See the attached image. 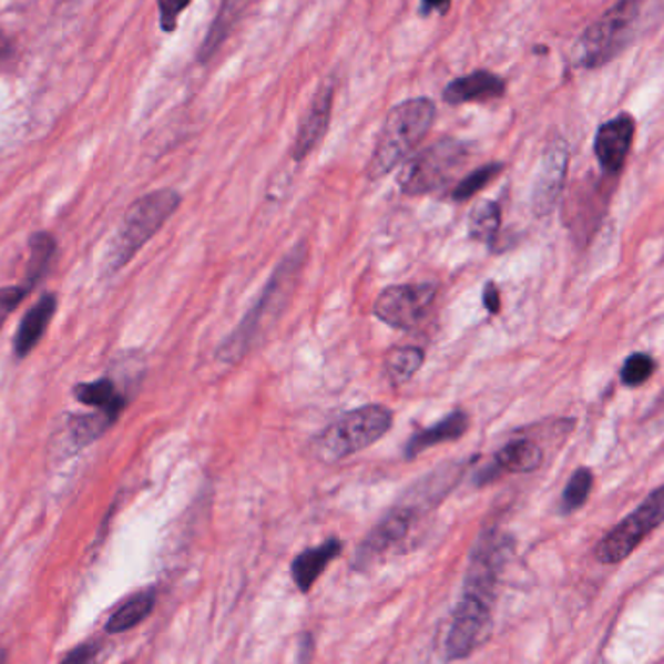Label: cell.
Returning a JSON list of instances; mask_svg holds the SVG:
<instances>
[{"label":"cell","mask_w":664,"mask_h":664,"mask_svg":"<svg viewBox=\"0 0 664 664\" xmlns=\"http://www.w3.org/2000/svg\"><path fill=\"white\" fill-rule=\"evenodd\" d=\"M661 12L663 0H617L579 35L573 45V61L586 71L606 67L622 55Z\"/></svg>","instance_id":"cell-1"},{"label":"cell","mask_w":664,"mask_h":664,"mask_svg":"<svg viewBox=\"0 0 664 664\" xmlns=\"http://www.w3.org/2000/svg\"><path fill=\"white\" fill-rule=\"evenodd\" d=\"M305 255H307L305 243H299L296 249L289 251L288 255L282 258L280 265L274 268L263 294L258 296L257 304L251 307L234 333L219 345L216 360L235 366L255 348L258 338L273 327L274 320L280 317V313L294 294L297 276L304 268Z\"/></svg>","instance_id":"cell-2"},{"label":"cell","mask_w":664,"mask_h":664,"mask_svg":"<svg viewBox=\"0 0 664 664\" xmlns=\"http://www.w3.org/2000/svg\"><path fill=\"white\" fill-rule=\"evenodd\" d=\"M436 115L438 108L430 98H415L395 105L385 119L376 149L369 157L366 167L368 180H384L395 167L405 164L420 146V142L430 134Z\"/></svg>","instance_id":"cell-3"},{"label":"cell","mask_w":664,"mask_h":664,"mask_svg":"<svg viewBox=\"0 0 664 664\" xmlns=\"http://www.w3.org/2000/svg\"><path fill=\"white\" fill-rule=\"evenodd\" d=\"M391 428V408L384 405L354 408L313 438V457L325 464L345 461L377 443Z\"/></svg>","instance_id":"cell-4"},{"label":"cell","mask_w":664,"mask_h":664,"mask_svg":"<svg viewBox=\"0 0 664 664\" xmlns=\"http://www.w3.org/2000/svg\"><path fill=\"white\" fill-rule=\"evenodd\" d=\"M180 204V193L173 188H160L131 204L105 253V270L111 274L123 268L172 218Z\"/></svg>","instance_id":"cell-5"},{"label":"cell","mask_w":664,"mask_h":664,"mask_svg":"<svg viewBox=\"0 0 664 664\" xmlns=\"http://www.w3.org/2000/svg\"><path fill=\"white\" fill-rule=\"evenodd\" d=\"M496 593L498 585L464 578L461 599L447 632L446 656L449 661L467 658L490 637Z\"/></svg>","instance_id":"cell-6"},{"label":"cell","mask_w":664,"mask_h":664,"mask_svg":"<svg viewBox=\"0 0 664 664\" xmlns=\"http://www.w3.org/2000/svg\"><path fill=\"white\" fill-rule=\"evenodd\" d=\"M469 157V144L457 139H441L408 157L399 173V187L405 195H430L446 187Z\"/></svg>","instance_id":"cell-7"},{"label":"cell","mask_w":664,"mask_h":664,"mask_svg":"<svg viewBox=\"0 0 664 664\" xmlns=\"http://www.w3.org/2000/svg\"><path fill=\"white\" fill-rule=\"evenodd\" d=\"M664 523V484L648 493L640 508L625 517L594 548V555L601 563L614 565L624 562L651 532Z\"/></svg>","instance_id":"cell-8"},{"label":"cell","mask_w":664,"mask_h":664,"mask_svg":"<svg viewBox=\"0 0 664 664\" xmlns=\"http://www.w3.org/2000/svg\"><path fill=\"white\" fill-rule=\"evenodd\" d=\"M438 284H397L385 288L374 304V315L387 327L410 330L418 327L438 297Z\"/></svg>","instance_id":"cell-9"},{"label":"cell","mask_w":664,"mask_h":664,"mask_svg":"<svg viewBox=\"0 0 664 664\" xmlns=\"http://www.w3.org/2000/svg\"><path fill=\"white\" fill-rule=\"evenodd\" d=\"M616 180L604 175L602 180L581 181L578 187L571 191L568 201L563 204V219L570 227L571 235L581 247L593 239L596 229L601 227L606 208H609L612 188L609 181Z\"/></svg>","instance_id":"cell-10"},{"label":"cell","mask_w":664,"mask_h":664,"mask_svg":"<svg viewBox=\"0 0 664 664\" xmlns=\"http://www.w3.org/2000/svg\"><path fill=\"white\" fill-rule=\"evenodd\" d=\"M568 167H570V146L562 136H555L542 154V162L532 187V212L539 218L554 212L555 204L565 187Z\"/></svg>","instance_id":"cell-11"},{"label":"cell","mask_w":664,"mask_h":664,"mask_svg":"<svg viewBox=\"0 0 664 664\" xmlns=\"http://www.w3.org/2000/svg\"><path fill=\"white\" fill-rule=\"evenodd\" d=\"M416 517H418V509L408 503L391 509L369 531L368 537L361 540L360 546L354 554V570H368L369 565H374L381 555L387 554L391 548L407 539Z\"/></svg>","instance_id":"cell-12"},{"label":"cell","mask_w":664,"mask_h":664,"mask_svg":"<svg viewBox=\"0 0 664 664\" xmlns=\"http://www.w3.org/2000/svg\"><path fill=\"white\" fill-rule=\"evenodd\" d=\"M635 141V119L630 113H620L599 126L594 134V156L602 173L617 177Z\"/></svg>","instance_id":"cell-13"},{"label":"cell","mask_w":664,"mask_h":664,"mask_svg":"<svg viewBox=\"0 0 664 664\" xmlns=\"http://www.w3.org/2000/svg\"><path fill=\"white\" fill-rule=\"evenodd\" d=\"M333 100H335V88L330 84H325L313 98L309 110L305 111L304 119L299 123L294 149H292V157L296 162H302L309 156L325 139L333 115Z\"/></svg>","instance_id":"cell-14"},{"label":"cell","mask_w":664,"mask_h":664,"mask_svg":"<svg viewBox=\"0 0 664 664\" xmlns=\"http://www.w3.org/2000/svg\"><path fill=\"white\" fill-rule=\"evenodd\" d=\"M542 449L539 443H534L531 439H513L505 446L501 447L500 451L493 457V462L490 467H486L478 474L477 484L484 486L493 482L496 478H500L505 472L511 474H524V472H534L542 464Z\"/></svg>","instance_id":"cell-15"},{"label":"cell","mask_w":664,"mask_h":664,"mask_svg":"<svg viewBox=\"0 0 664 664\" xmlns=\"http://www.w3.org/2000/svg\"><path fill=\"white\" fill-rule=\"evenodd\" d=\"M508 84L496 72L474 71L451 80L443 90V102L462 105L470 102H490L505 95Z\"/></svg>","instance_id":"cell-16"},{"label":"cell","mask_w":664,"mask_h":664,"mask_svg":"<svg viewBox=\"0 0 664 664\" xmlns=\"http://www.w3.org/2000/svg\"><path fill=\"white\" fill-rule=\"evenodd\" d=\"M469 415L462 412V410H453L451 415H447L443 420L433 423L428 430L418 431L412 438L408 439L407 446H405V457L408 461H412L418 454H422L428 449L459 441L469 431Z\"/></svg>","instance_id":"cell-17"},{"label":"cell","mask_w":664,"mask_h":664,"mask_svg":"<svg viewBox=\"0 0 664 664\" xmlns=\"http://www.w3.org/2000/svg\"><path fill=\"white\" fill-rule=\"evenodd\" d=\"M343 552V542L338 539H328L319 546L307 548L296 555L292 562V579L299 593H309L315 581L327 570L328 563L337 560Z\"/></svg>","instance_id":"cell-18"},{"label":"cell","mask_w":664,"mask_h":664,"mask_svg":"<svg viewBox=\"0 0 664 664\" xmlns=\"http://www.w3.org/2000/svg\"><path fill=\"white\" fill-rule=\"evenodd\" d=\"M55 296H43L28 311L24 320H22V325L18 328L17 340H14V350H17L18 358L28 356L35 348V345L40 343L45 328L51 323V317L55 315Z\"/></svg>","instance_id":"cell-19"},{"label":"cell","mask_w":664,"mask_h":664,"mask_svg":"<svg viewBox=\"0 0 664 664\" xmlns=\"http://www.w3.org/2000/svg\"><path fill=\"white\" fill-rule=\"evenodd\" d=\"M154 609H156V591L146 589V591L133 594L123 606H119L111 614L108 625H105V632L111 633V635L129 632V630L142 624L154 612Z\"/></svg>","instance_id":"cell-20"},{"label":"cell","mask_w":664,"mask_h":664,"mask_svg":"<svg viewBox=\"0 0 664 664\" xmlns=\"http://www.w3.org/2000/svg\"><path fill=\"white\" fill-rule=\"evenodd\" d=\"M74 395L82 405L100 408V412L111 418L113 422L118 420L119 415L125 408V399L115 391V385L111 384L110 379H100L95 384L79 385L74 389Z\"/></svg>","instance_id":"cell-21"},{"label":"cell","mask_w":664,"mask_h":664,"mask_svg":"<svg viewBox=\"0 0 664 664\" xmlns=\"http://www.w3.org/2000/svg\"><path fill=\"white\" fill-rule=\"evenodd\" d=\"M426 353L418 346H392L385 354L384 368L392 385H405L422 369Z\"/></svg>","instance_id":"cell-22"},{"label":"cell","mask_w":664,"mask_h":664,"mask_svg":"<svg viewBox=\"0 0 664 664\" xmlns=\"http://www.w3.org/2000/svg\"><path fill=\"white\" fill-rule=\"evenodd\" d=\"M242 2L243 0H224V2H222V9H219L218 17L214 18L211 30L206 33L203 45H201V51H198L201 63L211 61L212 55H214V53L222 48V43L227 40V35H229L232 28H234L235 20H237V14H239V10H242Z\"/></svg>","instance_id":"cell-23"},{"label":"cell","mask_w":664,"mask_h":664,"mask_svg":"<svg viewBox=\"0 0 664 664\" xmlns=\"http://www.w3.org/2000/svg\"><path fill=\"white\" fill-rule=\"evenodd\" d=\"M501 208L493 201L478 203L469 216V235L474 242L492 243L500 232Z\"/></svg>","instance_id":"cell-24"},{"label":"cell","mask_w":664,"mask_h":664,"mask_svg":"<svg viewBox=\"0 0 664 664\" xmlns=\"http://www.w3.org/2000/svg\"><path fill=\"white\" fill-rule=\"evenodd\" d=\"M593 472L585 467H581L571 474L568 484L563 488L562 500H560V511L563 515H570L585 505L591 490H593Z\"/></svg>","instance_id":"cell-25"},{"label":"cell","mask_w":664,"mask_h":664,"mask_svg":"<svg viewBox=\"0 0 664 664\" xmlns=\"http://www.w3.org/2000/svg\"><path fill=\"white\" fill-rule=\"evenodd\" d=\"M55 255V242L49 234H35L30 239V263H28V282L24 286L32 289L33 284L40 280L48 270L51 258Z\"/></svg>","instance_id":"cell-26"},{"label":"cell","mask_w":664,"mask_h":664,"mask_svg":"<svg viewBox=\"0 0 664 664\" xmlns=\"http://www.w3.org/2000/svg\"><path fill=\"white\" fill-rule=\"evenodd\" d=\"M505 170V165L501 162H492V164L480 165L478 170L469 173L464 180L457 183V187L453 188V198L459 203L469 201L472 196L480 193L482 188L488 187L501 172Z\"/></svg>","instance_id":"cell-27"},{"label":"cell","mask_w":664,"mask_h":664,"mask_svg":"<svg viewBox=\"0 0 664 664\" xmlns=\"http://www.w3.org/2000/svg\"><path fill=\"white\" fill-rule=\"evenodd\" d=\"M655 360L647 353H633L625 358L624 366L620 369V381L632 389L641 387L655 374Z\"/></svg>","instance_id":"cell-28"},{"label":"cell","mask_w":664,"mask_h":664,"mask_svg":"<svg viewBox=\"0 0 664 664\" xmlns=\"http://www.w3.org/2000/svg\"><path fill=\"white\" fill-rule=\"evenodd\" d=\"M193 0H157V9H160V25L162 30L172 33L177 28L181 12L187 9Z\"/></svg>","instance_id":"cell-29"},{"label":"cell","mask_w":664,"mask_h":664,"mask_svg":"<svg viewBox=\"0 0 664 664\" xmlns=\"http://www.w3.org/2000/svg\"><path fill=\"white\" fill-rule=\"evenodd\" d=\"M28 292H30L28 286H9V288H0V328L4 327V323H7V319L10 317V313L17 309Z\"/></svg>","instance_id":"cell-30"},{"label":"cell","mask_w":664,"mask_h":664,"mask_svg":"<svg viewBox=\"0 0 664 664\" xmlns=\"http://www.w3.org/2000/svg\"><path fill=\"white\" fill-rule=\"evenodd\" d=\"M482 302H484L486 311L492 313V315H498L501 311L500 289L493 282L486 284L484 292H482Z\"/></svg>","instance_id":"cell-31"},{"label":"cell","mask_w":664,"mask_h":664,"mask_svg":"<svg viewBox=\"0 0 664 664\" xmlns=\"http://www.w3.org/2000/svg\"><path fill=\"white\" fill-rule=\"evenodd\" d=\"M94 655V645H80V647L71 651V655L67 656L61 664H92Z\"/></svg>","instance_id":"cell-32"},{"label":"cell","mask_w":664,"mask_h":664,"mask_svg":"<svg viewBox=\"0 0 664 664\" xmlns=\"http://www.w3.org/2000/svg\"><path fill=\"white\" fill-rule=\"evenodd\" d=\"M449 7H451V0H422L420 2V14L422 17H430L431 12L446 14Z\"/></svg>","instance_id":"cell-33"},{"label":"cell","mask_w":664,"mask_h":664,"mask_svg":"<svg viewBox=\"0 0 664 664\" xmlns=\"http://www.w3.org/2000/svg\"><path fill=\"white\" fill-rule=\"evenodd\" d=\"M313 648H315V643H313L311 635L305 633L302 641H299V664L311 663Z\"/></svg>","instance_id":"cell-34"},{"label":"cell","mask_w":664,"mask_h":664,"mask_svg":"<svg viewBox=\"0 0 664 664\" xmlns=\"http://www.w3.org/2000/svg\"><path fill=\"white\" fill-rule=\"evenodd\" d=\"M0 664H7V653L0 651Z\"/></svg>","instance_id":"cell-35"}]
</instances>
